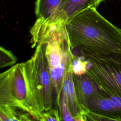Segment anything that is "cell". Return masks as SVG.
Listing matches in <instances>:
<instances>
[{"instance_id":"obj_1","label":"cell","mask_w":121,"mask_h":121,"mask_svg":"<svg viewBox=\"0 0 121 121\" xmlns=\"http://www.w3.org/2000/svg\"><path fill=\"white\" fill-rule=\"evenodd\" d=\"M89 7L70 18L66 28L71 49L121 55V30Z\"/></svg>"},{"instance_id":"obj_2","label":"cell","mask_w":121,"mask_h":121,"mask_svg":"<svg viewBox=\"0 0 121 121\" xmlns=\"http://www.w3.org/2000/svg\"><path fill=\"white\" fill-rule=\"evenodd\" d=\"M32 47L40 43L46 58L53 87V104L59 109V102L64 76L71 69L75 55L72 52L66 23H47L37 18L30 31Z\"/></svg>"},{"instance_id":"obj_3","label":"cell","mask_w":121,"mask_h":121,"mask_svg":"<svg viewBox=\"0 0 121 121\" xmlns=\"http://www.w3.org/2000/svg\"><path fill=\"white\" fill-rule=\"evenodd\" d=\"M18 107L37 121H43L38 103L30 60L15 64L0 73V107Z\"/></svg>"},{"instance_id":"obj_4","label":"cell","mask_w":121,"mask_h":121,"mask_svg":"<svg viewBox=\"0 0 121 121\" xmlns=\"http://www.w3.org/2000/svg\"><path fill=\"white\" fill-rule=\"evenodd\" d=\"M33 80L37 99L43 112L52 108V82L42 44L38 43L31 58Z\"/></svg>"},{"instance_id":"obj_5","label":"cell","mask_w":121,"mask_h":121,"mask_svg":"<svg viewBox=\"0 0 121 121\" xmlns=\"http://www.w3.org/2000/svg\"><path fill=\"white\" fill-rule=\"evenodd\" d=\"M86 72L100 91L121 97V68L89 58Z\"/></svg>"},{"instance_id":"obj_6","label":"cell","mask_w":121,"mask_h":121,"mask_svg":"<svg viewBox=\"0 0 121 121\" xmlns=\"http://www.w3.org/2000/svg\"><path fill=\"white\" fill-rule=\"evenodd\" d=\"M73 80L79 108L86 107L89 99L100 91L98 86L86 73L79 75L73 73Z\"/></svg>"},{"instance_id":"obj_7","label":"cell","mask_w":121,"mask_h":121,"mask_svg":"<svg viewBox=\"0 0 121 121\" xmlns=\"http://www.w3.org/2000/svg\"><path fill=\"white\" fill-rule=\"evenodd\" d=\"M95 0H62L57 15L47 23L68 21L75 15L90 7H94Z\"/></svg>"},{"instance_id":"obj_8","label":"cell","mask_w":121,"mask_h":121,"mask_svg":"<svg viewBox=\"0 0 121 121\" xmlns=\"http://www.w3.org/2000/svg\"><path fill=\"white\" fill-rule=\"evenodd\" d=\"M61 92L65 96L69 110L74 119V121H83L75 90L72 69L68 70L64 76Z\"/></svg>"},{"instance_id":"obj_9","label":"cell","mask_w":121,"mask_h":121,"mask_svg":"<svg viewBox=\"0 0 121 121\" xmlns=\"http://www.w3.org/2000/svg\"><path fill=\"white\" fill-rule=\"evenodd\" d=\"M62 0H36L35 14L37 18L45 22L51 21L58 13Z\"/></svg>"},{"instance_id":"obj_10","label":"cell","mask_w":121,"mask_h":121,"mask_svg":"<svg viewBox=\"0 0 121 121\" xmlns=\"http://www.w3.org/2000/svg\"><path fill=\"white\" fill-rule=\"evenodd\" d=\"M86 107L94 112L121 116L118 114L108 97L100 90L89 99Z\"/></svg>"},{"instance_id":"obj_11","label":"cell","mask_w":121,"mask_h":121,"mask_svg":"<svg viewBox=\"0 0 121 121\" xmlns=\"http://www.w3.org/2000/svg\"><path fill=\"white\" fill-rule=\"evenodd\" d=\"M33 119L30 114L18 107L11 106L0 107V121H29Z\"/></svg>"},{"instance_id":"obj_12","label":"cell","mask_w":121,"mask_h":121,"mask_svg":"<svg viewBox=\"0 0 121 121\" xmlns=\"http://www.w3.org/2000/svg\"><path fill=\"white\" fill-rule=\"evenodd\" d=\"M85 58H89L95 60L116 66L121 68V55L115 53L96 54L80 50Z\"/></svg>"},{"instance_id":"obj_13","label":"cell","mask_w":121,"mask_h":121,"mask_svg":"<svg viewBox=\"0 0 121 121\" xmlns=\"http://www.w3.org/2000/svg\"><path fill=\"white\" fill-rule=\"evenodd\" d=\"M79 109L83 121H121V116L94 112L84 106H80Z\"/></svg>"},{"instance_id":"obj_14","label":"cell","mask_w":121,"mask_h":121,"mask_svg":"<svg viewBox=\"0 0 121 121\" xmlns=\"http://www.w3.org/2000/svg\"><path fill=\"white\" fill-rule=\"evenodd\" d=\"M90 62L83 56L77 57L75 55L71 64L72 73L75 75H82L86 73Z\"/></svg>"},{"instance_id":"obj_15","label":"cell","mask_w":121,"mask_h":121,"mask_svg":"<svg viewBox=\"0 0 121 121\" xmlns=\"http://www.w3.org/2000/svg\"><path fill=\"white\" fill-rule=\"evenodd\" d=\"M17 57L10 51L0 46V69L14 65Z\"/></svg>"},{"instance_id":"obj_16","label":"cell","mask_w":121,"mask_h":121,"mask_svg":"<svg viewBox=\"0 0 121 121\" xmlns=\"http://www.w3.org/2000/svg\"><path fill=\"white\" fill-rule=\"evenodd\" d=\"M59 110L60 112L61 121H74V119L69 110L65 96L61 92L59 98Z\"/></svg>"},{"instance_id":"obj_17","label":"cell","mask_w":121,"mask_h":121,"mask_svg":"<svg viewBox=\"0 0 121 121\" xmlns=\"http://www.w3.org/2000/svg\"><path fill=\"white\" fill-rule=\"evenodd\" d=\"M43 121H61L60 111L57 108H52L48 111L43 112Z\"/></svg>"},{"instance_id":"obj_18","label":"cell","mask_w":121,"mask_h":121,"mask_svg":"<svg viewBox=\"0 0 121 121\" xmlns=\"http://www.w3.org/2000/svg\"><path fill=\"white\" fill-rule=\"evenodd\" d=\"M103 93L108 97L112 105L115 108L118 114L121 115V97L110 93Z\"/></svg>"},{"instance_id":"obj_19","label":"cell","mask_w":121,"mask_h":121,"mask_svg":"<svg viewBox=\"0 0 121 121\" xmlns=\"http://www.w3.org/2000/svg\"><path fill=\"white\" fill-rule=\"evenodd\" d=\"M104 0H95L94 3V7L96 8L101 2L104 1Z\"/></svg>"}]
</instances>
